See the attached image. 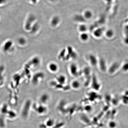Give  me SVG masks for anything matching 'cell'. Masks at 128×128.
Segmentation results:
<instances>
[{"instance_id": "6da1fadb", "label": "cell", "mask_w": 128, "mask_h": 128, "mask_svg": "<svg viewBox=\"0 0 128 128\" xmlns=\"http://www.w3.org/2000/svg\"><path fill=\"white\" fill-rule=\"evenodd\" d=\"M45 76V75L43 72H38L34 75L32 77V82L34 85L38 84L44 79Z\"/></svg>"}, {"instance_id": "7a4b0ae2", "label": "cell", "mask_w": 128, "mask_h": 128, "mask_svg": "<svg viewBox=\"0 0 128 128\" xmlns=\"http://www.w3.org/2000/svg\"><path fill=\"white\" fill-rule=\"evenodd\" d=\"M31 104L32 102L30 100H27L25 102L22 112V116L23 118H25L28 117Z\"/></svg>"}, {"instance_id": "3957f363", "label": "cell", "mask_w": 128, "mask_h": 128, "mask_svg": "<svg viewBox=\"0 0 128 128\" xmlns=\"http://www.w3.org/2000/svg\"><path fill=\"white\" fill-rule=\"evenodd\" d=\"M69 71L70 74L74 76H77L80 74V72L78 65L75 63H72L69 67Z\"/></svg>"}, {"instance_id": "277c9868", "label": "cell", "mask_w": 128, "mask_h": 128, "mask_svg": "<svg viewBox=\"0 0 128 128\" xmlns=\"http://www.w3.org/2000/svg\"><path fill=\"white\" fill-rule=\"evenodd\" d=\"M90 83L91 86L94 90L98 91L100 90L101 86L95 75L92 76Z\"/></svg>"}, {"instance_id": "5b68a950", "label": "cell", "mask_w": 128, "mask_h": 128, "mask_svg": "<svg viewBox=\"0 0 128 128\" xmlns=\"http://www.w3.org/2000/svg\"><path fill=\"white\" fill-rule=\"evenodd\" d=\"M41 62L40 59L39 57H34L29 61L26 66L29 67L31 66V68H36L40 65Z\"/></svg>"}, {"instance_id": "8992f818", "label": "cell", "mask_w": 128, "mask_h": 128, "mask_svg": "<svg viewBox=\"0 0 128 128\" xmlns=\"http://www.w3.org/2000/svg\"><path fill=\"white\" fill-rule=\"evenodd\" d=\"M118 62H115L112 63L108 69V70L109 73L111 74H114L119 70V68H121V65Z\"/></svg>"}, {"instance_id": "52a82bcc", "label": "cell", "mask_w": 128, "mask_h": 128, "mask_svg": "<svg viewBox=\"0 0 128 128\" xmlns=\"http://www.w3.org/2000/svg\"><path fill=\"white\" fill-rule=\"evenodd\" d=\"M88 60L90 64L92 66L96 67L98 64V60L94 54H90L88 57Z\"/></svg>"}, {"instance_id": "ba28073f", "label": "cell", "mask_w": 128, "mask_h": 128, "mask_svg": "<svg viewBox=\"0 0 128 128\" xmlns=\"http://www.w3.org/2000/svg\"><path fill=\"white\" fill-rule=\"evenodd\" d=\"M98 65L99 68L102 72H105L108 70L106 62L104 59L101 58L98 60Z\"/></svg>"}, {"instance_id": "9c48e42d", "label": "cell", "mask_w": 128, "mask_h": 128, "mask_svg": "<svg viewBox=\"0 0 128 128\" xmlns=\"http://www.w3.org/2000/svg\"><path fill=\"white\" fill-rule=\"evenodd\" d=\"M44 105L41 104L38 106H35L34 110L39 114H43L46 113L47 111V108Z\"/></svg>"}, {"instance_id": "30bf717a", "label": "cell", "mask_w": 128, "mask_h": 128, "mask_svg": "<svg viewBox=\"0 0 128 128\" xmlns=\"http://www.w3.org/2000/svg\"><path fill=\"white\" fill-rule=\"evenodd\" d=\"M48 68L50 72L56 73L58 71L59 67L57 64L54 62H51L48 65Z\"/></svg>"}, {"instance_id": "8fae6325", "label": "cell", "mask_w": 128, "mask_h": 128, "mask_svg": "<svg viewBox=\"0 0 128 128\" xmlns=\"http://www.w3.org/2000/svg\"><path fill=\"white\" fill-rule=\"evenodd\" d=\"M67 78L66 77L63 75H60L57 77L56 81L59 84L64 86L66 83Z\"/></svg>"}, {"instance_id": "7c38bea8", "label": "cell", "mask_w": 128, "mask_h": 128, "mask_svg": "<svg viewBox=\"0 0 128 128\" xmlns=\"http://www.w3.org/2000/svg\"><path fill=\"white\" fill-rule=\"evenodd\" d=\"M50 100V96L48 94L46 93L44 94L40 97V102L41 104L44 105L48 103Z\"/></svg>"}, {"instance_id": "4fadbf2b", "label": "cell", "mask_w": 128, "mask_h": 128, "mask_svg": "<svg viewBox=\"0 0 128 128\" xmlns=\"http://www.w3.org/2000/svg\"><path fill=\"white\" fill-rule=\"evenodd\" d=\"M104 33V30L103 28H97L94 32V36L96 37L99 38L101 37Z\"/></svg>"}, {"instance_id": "5bb4252c", "label": "cell", "mask_w": 128, "mask_h": 128, "mask_svg": "<svg viewBox=\"0 0 128 128\" xmlns=\"http://www.w3.org/2000/svg\"><path fill=\"white\" fill-rule=\"evenodd\" d=\"M105 35L106 37L108 39L112 38L114 36V32L111 28L108 29L105 32Z\"/></svg>"}, {"instance_id": "9a60e30c", "label": "cell", "mask_w": 128, "mask_h": 128, "mask_svg": "<svg viewBox=\"0 0 128 128\" xmlns=\"http://www.w3.org/2000/svg\"><path fill=\"white\" fill-rule=\"evenodd\" d=\"M34 19V17L32 16H30L28 18L25 24V28L27 30H29L30 29L31 24L32 22Z\"/></svg>"}, {"instance_id": "2e32d148", "label": "cell", "mask_w": 128, "mask_h": 128, "mask_svg": "<svg viewBox=\"0 0 128 128\" xmlns=\"http://www.w3.org/2000/svg\"><path fill=\"white\" fill-rule=\"evenodd\" d=\"M12 43L10 41H8L4 44V50L6 52L9 51L12 47Z\"/></svg>"}, {"instance_id": "e0dca14e", "label": "cell", "mask_w": 128, "mask_h": 128, "mask_svg": "<svg viewBox=\"0 0 128 128\" xmlns=\"http://www.w3.org/2000/svg\"><path fill=\"white\" fill-rule=\"evenodd\" d=\"M71 86L73 89L76 90L79 89L81 86L80 83L79 81L75 80L72 82Z\"/></svg>"}, {"instance_id": "ac0fdd59", "label": "cell", "mask_w": 128, "mask_h": 128, "mask_svg": "<svg viewBox=\"0 0 128 128\" xmlns=\"http://www.w3.org/2000/svg\"><path fill=\"white\" fill-rule=\"evenodd\" d=\"M9 110H8V107L7 104H4L3 105L1 108V112L2 115L7 114Z\"/></svg>"}, {"instance_id": "d6986e66", "label": "cell", "mask_w": 128, "mask_h": 128, "mask_svg": "<svg viewBox=\"0 0 128 128\" xmlns=\"http://www.w3.org/2000/svg\"><path fill=\"white\" fill-rule=\"evenodd\" d=\"M92 12L88 10L84 12V17L87 20L90 19L92 16Z\"/></svg>"}, {"instance_id": "ffe728a7", "label": "cell", "mask_w": 128, "mask_h": 128, "mask_svg": "<svg viewBox=\"0 0 128 128\" xmlns=\"http://www.w3.org/2000/svg\"><path fill=\"white\" fill-rule=\"evenodd\" d=\"M121 68L123 72H128V62H126L121 65Z\"/></svg>"}, {"instance_id": "44dd1931", "label": "cell", "mask_w": 128, "mask_h": 128, "mask_svg": "<svg viewBox=\"0 0 128 128\" xmlns=\"http://www.w3.org/2000/svg\"><path fill=\"white\" fill-rule=\"evenodd\" d=\"M3 115L0 116V127L1 128H4L5 126L4 117Z\"/></svg>"}, {"instance_id": "7402d4cb", "label": "cell", "mask_w": 128, "mask_h": 128, "mask_svg": "<svg viewBox=\"0 0 128 128\" xmlns=\"http://www.w3.org/2000/svg\"><path fill=\"white\" fill-rule=\"evenodd\" d=\"M7 114H8L10 118H12V119L15 118L17 116V114L15 112L12 111V110H9Z\"/></svg>"}, {"instance_id": "603a6c76", "label": "cell", "mask_w": 128, "mask_h": 128, "mask_svg": "<svg viewBox=\"0 0 128 128\" xmlns=\"http://www.w3.org/2000/svg\"><path fill=\"white\" fill-rule=\"evenodd\" d=\"M80 36V38L81 39L83 40V41H86L89 38L88 35L85 32L82 33V34Z\"/></svg>"}, {"instance_id": "cb8c5ba5", "label": "cell", "mask_w": 128, "mask_h": 128, "mask_svg": "<svg viewBox=\"0 0 128 128\" xmlns=\"http://www.w3.org/2000/svg\"><path fill=\"white\" fill-rule=\"evenodd\" d=\"M79 29L80 31H81L82 32H85L87 30V28L86 26L83 24L80 26L79 27Z\"/></svg>"}, {"instance_id": "d4e9b609", "label": "cell", "mask_w": 128, "mask_h": 128, "mask_svg": "<svg viewBox=\"0 0 128 128\" xmlns=\"http://www.w3.org/2000/svg\"><path fill=\"white\" fill-rule=\"evenodd\" d=\"M19 42L20 44L23 45L24 44L26 43L25 40L23 38H20L19 40Z\"/></svg>"}, {"instance_id": "484cf974", "label": "cell", "mask_w": 128, "mask_h": 128, "mask_svg": "<svg viewBox=\"0 0 128 128\" xmlns=\"http://www.w3.org/2000/svg\"><path fill=\"white\" fill-rule=\"evenodd\" d=\"M1 68L0 69V84H1L2 82L4 80V78L2 74H1Z\"/></svg>"}, {"instance_id": "4316f807", "label": "cell", "mask_w": 128, "mask_h": 128, "mask_svg": "<svg viewBox=\"0 0 128 128\" xmlns=\"http://www.w3.org/2000/svg\"><path fill=\"white\" fill-rule=\"evenodd\" d=\"M6 1V0H0V4H4Z\"/></svg>"}, {"instance_id": "83f0119b", "label": "cell", "mask_w": 128, "mask_h": 128, "mask_svg": "<svg viewBox=\"0 0 128 128\" xmlns=\"http://www.w3.org/2000/svg\"><path fill=\"white\" fill-rule=\"evenodd\" d=\"M31 1L34 4H35L37 0H31Z\"/></svg>"}]
</instances>
